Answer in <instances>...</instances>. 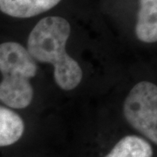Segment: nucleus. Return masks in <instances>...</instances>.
Instances as JSON below:
<instances>
[{
  "label": "nucleus",
  "instance_id": "0eeeda50",
  "mask_svg": "<svg viewBox=\"0 0 157 157\" xmlns=\"http://www.w3.org/2000/svg\"><path fill=\"white\" fill-rule=\"evenodd\" d=\"M105 157H153V148L146 140L128 135L119 140Z\"/></svg>",
  "mask_w": 157,
  "mask_h": 157
},
{
  "label": "nucleus",
  "instance_id": "39448f33",
  "mask_svg": "<svg viewBox=\"0 0 157 157\" xmlns=\"http://www.w3.org/2000/svg\"><path fill=\"white\" fill-rule=\"evenodd\" d=\"M135 33L142 42H156L157 0H140V10L135 26Z\"/></svg>",
  "mask_w": 157,
  "mask_h": 157
},
{
  "label": "nucleus",
  "instance_id": "423d86ee",
  "mask_svg": "<svg viewBox=\"0 0 157 157\" xmlns=\"http://www.w3.org/2000/svg\"><path fill=\"white\" fill-rule=\"evenodd\" d=\"M25 124L17 113L0 106V147L14 144L22 137Z\"/></svg>",
  "mask_w": 157,
  "mask_h": 157
},
{
  "label": "nucleus",
  "instance_id": "7ed1b4c3",
  "mask_svg": "<svg viewBox=\"0 0 157 157\" xmlns=\"http://www.w3.org/2000/svg\"><path fill=\"white\" fill-rule=\"evenodd\" d=\"M124 116L131 127L157 143V86L141 81L131 89L123 106Z\"/></svg>",
  "mask_w": 157,
  "mask_h": 157
},
{
  "label": "nucleus",
  "instance_id": "f03ea898",
  "mask_svg": "<svg viewBox=\"0 0 157 157\" xmlns=\"http://www.w3.org/2000/svg\"><path fill=\"white\" fill-rule=\"evenodd\" d=\"M37 69L36 61L23 45L17 42L0 44V101L12 108L28 107L34 94L30 79Z\"/></svg>",
  "mask_w": 157,
  "mask_h": 157
},
{
  "label": "nucleus",
  "instance_id": "20e7f679",
  "mask_svg": "<svg viewBox=\"0 0 157 157\" xmlns=\"http://www.w3.org/2000/svg\"><path fill=\"white\" fill-rule=\"evenodd\" d=\"M61 0H0V11L8 16L27 18L49 11Z\"/></svg>",
  "mask_w": 157,
  "mask_h": 157
},
{
  "label": "nucleus",
  "instance_id": "f257e3e1",
  "mask_svg": "<svg viewBox=\"0 0 157 157\" xmlns=\"http://www.w3.org/2000/svg\"><path fill=\"white\" fill-rule=\"evenodd\" d=\"M70 33L71 26L67 19L55 16L44 17L31 32L26 49L35 61L54 67V80L66 91L77 87L83 78L78 62L66 51Z\"/></svg>",
  "mask_w": 157,
  "mask_h": 157
}]
</instances>
